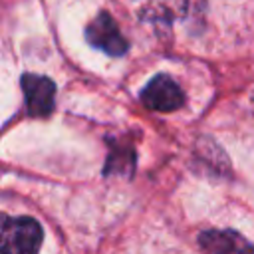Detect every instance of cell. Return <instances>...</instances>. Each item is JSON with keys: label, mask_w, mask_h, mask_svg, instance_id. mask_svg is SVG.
<instances>
[{"label": "cell", "mask_w": 254, "mask_h": 254, "mask_svg": "<svg viewBox=\"0 0 254 254\" xmlns=\"http://www.w3.org/2000/svg\"><path fill=\"white\" fill-rule=\"evenodd\" d=\"M85 38L93 48L105 52L107 56L119 58L129 50V44L123 38L119 26L105 12H101L99 16H95V20L89 22V26L85 28Z\"/></svg>", "instance_id": "obj_3"}, {"label": "cell", "mask_w": 254, "mask_h": 254, "mask_svg": "<svg viewBox=\"0 0 254 254\" xmlns=\"http://www.w3.org/2000/svg\"><path fill=\"white\" fill-rule=\"evenodd\" d=\"M22 91L26 99V109L32 117H48L54 111L56 101V83L38 73L22 75Z\"/></svg>", "instance_id": "obj_4"}, {"label": "cell", "mask_w": 254, "mask_h": 254, "mask_svg": "<svg viewBox=\"0 0 254 254\" xmlns=\"http://www.w3.org/2000/svg\"><path fill=\"white\" fill-rule=\"evenodd\" d=\"M44 240L40 222L32 216H4L2 254H38Z\"/></svg>", "instance_id": "obj_1"}, {"label": "cell", "mask_w": 254, "mask_h": 254, "mask_svg": "<svg viewBox=\"0 0 254 254\" xmlns=\"http://www.w3.org/2000/svg\"><path fill=\"white\" fill-rule=\"evenodd\" d=\"M135 171V149L129 141H115L109 143V155L103 167V173L109 175H121L131 177Z\"/></svg>", "instance_id": "obj_6"}, {"label": "cell", "mask_w": 254, "mask_h": 254, "mask_svg": "<svg viewBox=\"0 0 254 254\" xmlns=\"http://www.w3.org/2000/svg\"><path fill=\"white\" fill-rule=\"evenodd\" d=\"M198 244L206 254H254L250 244L236 230H204L198 236Z\"/></svg>", "instance_id": "obj_5"}, {"label": "cell", "mask_w": 254, "mask_h": 254, "mask_svg": "<svg viewBox=\"0 0 254 254\" xmlns=\"http://www.w3.org/2000/svg\"><path fill=\"white\" fill-rule=\"evenodd\" d=\"M141 103L147 109L169 113V111H175V109L183 107L185 93H183V89L179 87V83L173 77H169L167 73H159L143 87Z\"/></svg>", "instance_id": "obj_2"}]
</instances>
